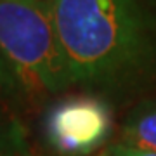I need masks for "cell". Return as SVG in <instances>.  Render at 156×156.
<instances>
[{
	"label": "cell",
	"instance_id": "obj_1",
	"mask_svg": "<svg viewBox=\"0 0 156 156\" xmlns=\"http://www.w3.org/2000/svg\"><path fill=\"white\" fill-rule=\"evenodd\" d=\"M73 83L127 97L156 83V16L147 0H47Z\"/></svg>",
	"mask_w": 156,
	"mask_h": 156
},
{
	"label": "cell",
	"instance_id": "obj_2",
	"mask_svg": "<svg viewBox=\"0 0 156 156\" xmlns=\"http://www.w3.org/2000/svg\"><path fill=\"white\" fill-rule=\"evenodd\" d=\"M0 49L28 92L75 85L47 0H0Z\"/></svg>",
	"mask_w": 156,
	"mask_h": 156
},
{
	"label": "cell",
	"instance_id": "obj_3",
	"mask_svg": "<svg viewBox=\"0 0 156 156\" xmlns=\"http://www.w3.org/2000/svg\"><path fill=\"white\" fill-rule=\"evenodd\" d=\"M113 132V108L101 95H71L54 102L45 115L44 134L59 156H89Z\"/></svg>",
	"mask_w": 156,
	"mask_h": 156
},
{
	"label": "cell",
	"instance_id": "obj_4",
	"mask_svg": "<svg viewBox=\"0 0 156 156\" xmlns=\"http://www.w3.org/2000/svg\"><path fill=\"white\" fill-rule=\"evenodd\" d=\"M120 144L156 153V99L139 101L123 120Z\"/></svg>",
	"mask_w": 156,
	"mask_h": 156
},
{
	"label": "cell",
	"instance_id": "obj_5",
	"mask_svg": "<svg viewBox=\"0 0 156 156\" xmlns=\"http://www.w3.org/2000/svg\"><path fill=\"white\" fill-rule=\"evenodd\" d=\"M28 137L21 120L0 104V156H26Z\"/></svg>",
	"mask_w": 156,
	"mask_h": 156
},
{
	"label": "cell",
	"instance_id": "obj_6",
	"mask_svg": "<svg viewBox=\"0 0 156 156\" xmlns=\"http://www.w3.org/2000/svg\"><path fill=\"white\" fill-rule=\"evenodd\" d=\"M26 94L28 90L24 89L21 78L0 49V102L17 104L19 101L26 99Z\"/></svg>",
	"mask_w": 156,
	"mask_h": 156
},
{
	"label": "cell",
	"instance_id": "obj_7",
	"mask_svg": "<svg viewBox=\"0 0 156 156\" xmlns=\"http://www.w3.org/2000/svg\"><path fill=\"white\" fill-rule=\"evenodd\" d=\"M99 156H156V153H153V151L135 149V147H130V146L115 142V144L106 146V147L99 153Z\"/></svg>",
	"mask_w": 156,
	"mask_h": 156
}]
</instances>
